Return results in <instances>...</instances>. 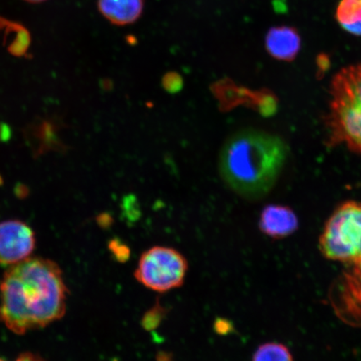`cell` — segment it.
Wrapping results in <instances>:
<instances>
[{"label": "cell", "mask_w": 361, "mask_h": 361, "mask_svg": "<svg viewBox=\"0 0 361 361\" xmlns=\"http://www.w3.org/2000/svg\"><path fill=\"white\" fill-rule=\"evenodd\" d=\"M265 47L269 55L276 60L293 61L300 51V35L293 27H274L266 35Z\"/></svg>", "instance_id": "obj_8"}, {"label": "cell", "mask_w": 361, "mask_h": 361, "mask_svg": "<svg viewBox=\"0 0 361 361\" xmlns=\"http://www.w3.org/2000/svg\"><path fill=\"white\" fill-rule=\"evenodd\" d=\"M211 90L223 112L232 111L242 105L251 107L255 93L245 87H239L228 78L216 81L212 85Z\"/></svg>", "instance_id": "obj_9"}, {"label": "cell", "mask_w": 361, "mask_h": 361, "mask_svg": "<svg viewBox=\"0 0 361 361\" xmlns=\"http://www.w3.org/2000/svg\"><path fill=\"white\" fill-rule=\"evenodd\" d=\"M288 156L287 144L278 135L242 130L231 135L221 151V177L239 196L259 200L272 190Z\"/></svg>", "instance_id": "obj_2"}, {"label": "cell", "mask_w": 361, "mask_h": 361, "mask_svg": "<svg viewBox=\"0 0 361 361\" xmlns=\"http://www.w3.org/2000/svg\"><path fill=\"white\" fill-rule=\"evenodd\" d=\"M188 269V261L180 252L156 246L143 252L134 274L149 290L164 293L182 286Z\"/></svg>", "instance_id": "obj_5"}, {"label": "cell", "mask_w": 361, "mask_h": 361, "mask_svg": "<svg viewBox=\"0 0 361 361\" xmlns=\"http://www.w3.org/2000/svg\"><path fill=\"white\" fill-rule=\"evenodd\" d=\"M299 226L297 216L290 207L281 205L265 207L260 216L262 233L273 238H283L295 233Z\"/></svg>", "instance_id": "obj_7"}, {"label": "cell", "mask_w": 361, "mask_h": 361, "mask_svg": "<svg viewBox=\"0 0 361 361\" xmlns=\"http://www.w3.org/2000/svg\"><path fill=\"white\" fill-rule=\"evenodd\" d=\"M161 85L166 92L177 94L183 87V80L177 72H169L162 78Z\"/></svg>", "instance_id": "obj_14"}, {"label": "cell", "mask_w": 361, "mask_h": 361, "mask_svg": "<svg viewBox=\"0 0 361 361\" xmlns=\"http://www.w3.org/2000/svg\"><path fill=\"white\" fill-rule=\"evenodd\" d=\"M110 250L120 262L126 261L129 259V247L119 240H112L110 243Z\"/></svg>", "instance_id": "obj_16"}, {"label": "cell", "mask_w": 361, "mask_h": 361, "mask_svg": "<svg viewBox=\"0 0 361 361\" xmlns=\"http://www.w3.org/2000/svg\"><path fill=\"white\" fill-rule=\"evenodd\" d=\"M98 8L112 24L130 25L141 17L144 0H98Z\"/></svg>", "instance_id": "obj_10"}, {"label": "cell", "mask_w": 361, "mask_h": 361, "mask_svg": "<svg viewBox=\"0 0 361 361\" xmlns=\"http://www.w3.org/2000/svg\"><path fill=\"white\" fill-rule=\"evenodd\" d=\"M35 246V233L19 220L0 223V264L13 266L30 258Z\"/></svg>", "instance_id": "obj_6"}, {"label": "cell", "mask_w": 361, "mask_h": 361, "mask_svg": "<svg viewBox=\"0 0 361 361\" xmlns=\"http://www.w3.org/2000/svg\"><path fill=\"white\" fill-rule=\"evenodd\" d=\"M66 293L55 262L26 259L4 274L0 284V319L18 335L43 328L65 314Z\"/></svg>", "instance_id": "obj_1"}, {"label": "cell", "mask_w": 361, "mask_h": 361, "mask_svg": "<svg viewBox=\"0 0 361 361\" xmlns=\"http://www.w3.org/2000/svg\"><path fill=\"white\" fill-rule=\"evenodd\" d=\"M336 17L338 24L347 32L361 35V0H341Z\"/></svg>", "instance_id": "obj_11"}, {"label": "cell", "mask_w": 361, "mask_h": 361, "mask_svg": "<svg viewBox=\"0 0 361 361\" xmlns=\"http://www.w3.org/2000/svg\"><path fill=\"white\" fill-rule=\"evenodd\" d=\"M326 259L353 264L361 271V202L342 203L334 212L319 239Z\"/></svg>", "instance_id": "obj_4"}, {"label": "cell", "mask_w": 361, "mask_h": 361, "mask_svg": "<svg viewBox=\"0 0 361 361\" xmlns=\"http://www.w3.org/2000/svg\"><path fill=\"white\" fill-rule=\"evenodd\" d=\"M215 329L216 331L219 333H227L228 332L229 324L228 323L222 322V320H221V322H216Z\"/></svg>", "instance_id": "obj_18"}, {"label": "cell", "mask_w": 361, "mask_h": 361, "mask_svg": "<svg viewBox=\"0 0 361 361\" xmlns=\"http://www.w3.org/2000/svg\"><path fill=\"white\" fill-rule=\"evenodd\" d=\"M326 126L329 147L345 146L361 157V63L334 76Z\"/></svg>", "instance_id": "obj_3"}, {"label": "cell", "mask_w": 361, "mask_h": 361, "mask_svg": "<svg viewBox=\"0 0 361 361\" xmlns=\"http://www.w3.org/2000/svg\"><path fill=\"white\" fill-rule=\"evenodd\" d=\"M166 310L165 307L157 303L144 314L142 319V326L146 331H150L160 326L162 320L165 318Z\"/></svg>", "instance_id": "obj_13"}, {"label": "cell", "mask_w": 361, "mask_h": 361, "mask_svg": "<svg viewBox=\"0 0 361 361\" xmlns=\"http://www.w3.org/2000/svg\"><path fill=\"white\" fill-rule=\"evenodd\" d=\"M16 361H44L40 356L33 354V353H29V352H27V353L21 354L19 357L16 360Z\"/></svg>", "instance_id": "obj_17"}, {"label": "cell", "mask_w": 361, "mask_h": 361, "mask_svg": "<svg viewBox=\"0 0 361 361\" xmlns=\"http://www.w3.org/2000/svg\"><path fill=\"white\" fill-rule=\"evenodd\" d=\"M252 361H293L290 350L279 343H265L255 351Z\"/></svg>", "instance_id": "obj_12"}, {"label": "cell", "mask_w": 361, "mask_h": 361, "mask_svg": "<svg viewBox=\"0 0 361 361\" xmlns=\"http://www.w3.org/2000/svg\"><path fill=\"white\" fill-rule=\"evenodd\" d=\"M123 209L128 218L135 219L139 216L140 209L137 198L132 194L126 196L123 200Z\"/></svg>", "instance_id": "obj_15"}, {"label": "cell", "mask_w": 361, "mask_h": 361, "mask_svg": "<svg viewBox=\"0 0 361 361\" xmlns=\"http://www.w3.org/2000/svg\"><path fill=\"white\" fill-rule=\"evenodd\" d=\"M25 1H28L30 3H40L44 1V0H25Z\"/></svg>", "instance_id": "obj_19"}, {"label": "cell", "mask_w": 361, "mask_h": 361, "mask_svg": "<svg viewBox=\"0 0 361 361\" xmlns=\"http://www.w3.org/2000/svg\"><path fill=\"white\" fill-rule=\"evenodd\" d=\"M0 361H6V360H2V359H0Z\"/></svg>", "instance_id": "obj_20"}]
</instances>
